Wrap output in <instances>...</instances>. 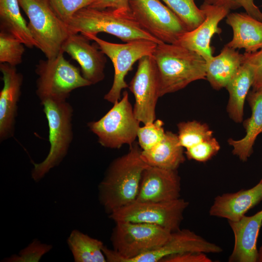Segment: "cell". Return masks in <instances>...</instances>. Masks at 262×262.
<instances>
[{
	"instance_id": "cell-10",
	"label": "cell",
	"mask_w": 262,
	"mask_h": 262,
	"mask_svg": "<svg viewBox=\"0 0 262 262\" xmlns=\"http://www.w3.org/2000/svg\"><path fill=\"white\" fill-rule=\"evenodd\" d=\"M189 202L179 198L164 202L135 201L109 214L115 222L127 221L160 226L173 232L180 229Z\"/></svg>"
},
{
	"instance_id": "cell-2",
	"label": "cell",
	"mask_w": 262,
	"mask_h": 262,
	"mask_svg": "<svg viewBox=\"0 0 262 262\" xmlns=\"http://www.w3.org/2000/svg\"><path fill=\"white\" fill-rule=\"evenodd\" d=\"M159 76L160 97L206 79V62L196 52L180 45L162 43L152 54Z\"/></svg>"
},
{
	"instance_id": "cell-17",
	"label": "cell",
	"mask_w": 262,
	"mask_h": 262,
	"mask_svg": "<svg viewBox=\"0 0 262 262\" xmlns=\"http://www.w3.org/2000/svg\"><path fill=\"white\" fill-rule=\"evenodd\" d=\"M3 87L0 92V139L13 136L23 76L16 66L0 63Z\"/></svg>"
},
{
	"instance_id": "cell-30",
	"label": "cell",
	"mask_w": 262,
	"mask_h": 262,
	"mask_svg": "<svg viewBox=\"0 0 262 262\" xmlns=\"http://www.w3.org/2000/svg\"><path fill=\"white\" fill-rule=\"evenodd\" d=\"M164 125L162 120L157 119L140 127L137 137L139 146L142 150L151 148L163 139L165 132Z\"/></svg>"
},
{
	"instance_id": "cell-3",
	"label": "cell",
	"mask_w": 262,
	"mask_h": 262,
	"mask_svg": "<svg viewBox=\"0 0 262 262\" xmlns=\"http://www.w3.org/2000/svg\"><path fill=\"white\" fill-rule=\"evenodd\" d=\"M66 25L70 33L97 35L104 33L125 43L141 39L150 40L158 44L163 43L145 30L131 11L87 7L77 12Z\"/></svg>"
},
{
	"instance_id": "cell-25",
	"label": "cell",
	"mask_w": 262,
	"mask_h": 262,
	"mask_svg": "<svg viewBox=\"0 0 262 262\" xmlns=\"http://www.w3.org/2000/svg\"><path fill=\"white\" fill-rule=\"evenodd\" d=\"M20 7L18 0H0V30L12 34L28 48H38Z\"/></svg>"
},
{
	"instance_id": "cell-20",
	"label": "cell",
	"mask_w": 262,
	"mask_h": 262,
	"mask_svg": "<svg viewBox=\"0 0 262 262\" xmlns=\"http://www.w3.org/2000/svg\"><path fill=\"white\" fill-rule=\"evenodd\" d=\"M226 22L232 29V39L226 45L230 48L244 49L251 53L262 49V22L246 12L229 13Z\"/></svg>"
},
{
	"instance_id": "cell-6",
	"label": "cell",
	"mask_w": 262,
	"mask_h": 262,
	"mask_svg": "<svg viewBox=\"0 0 262 262\" xmlns=\"http://www.w3.org/2000/svg\"><path fill=\"white\" fill-rule=\"evenodd\" d=\"M27 16L28 28L47 59L56 57L70 33L48 0H18Z\"/></svg>"
},
{
	"instance_id": "cell-31",
	"label": "cell",
	"mask_w": 262,
	"mask_h": 262,
	"mask_svg": "<svg viewBox=\"0 0 262 262\" xmlns=\"http://www.w3.org/2000/svg\"><path fill=\"white\" fill-rule=\"evenodd\" d=\"M52 248L49 244L42 243L38 239L33 240L18 254H14L3 259L2 262H38L45 254Z\"/></svg>"
},
{
	"instance_id": "cell-9",
	"label": "cell",
	"mask_w": 262,
	"mask_h": 262,
	"mask_svg": "<svg viewBox=\"0 0 262 262\" xmlns=\"http://www.w3.org/2000/svg\"><path fill=\"white\" fill-rule=\"evenodd\" d=\"M83 35L90 40L94 41L113 63L115 70L113 83L104 98L115 104L121 99L122 89L128 88L125 78L129 71L131 70L133 65L142 57L152 55L158 44L145 39L117 44L104 40L97 35Z\"/></svg>"
},
{
	"instance_id": "cell-26",
	"label": "cell",
	"mask_w": 262,
	"mask_h": 262,
	"mask_svg": "<svg viewBox=\"0 0 262 262\" xmlns=\"http://www.w3.org/2000/svg\"><path fill=\"white\" fill-rule=\"evenodd\" d=\"M67 245L75 262H106L100 240L78 229L73 230L67 240Z\"/></svg>"
},
{
	"instance_id": "cell-21",
	"label": "cell",
	"mask_w": 262,
	"mask_h": 262,
	"mask_svg": "<svg viewBox=\"0 0 262 262\" xmlns=\"http://www.w3.org/2000/svg\"><path fill=\"white\" fill-rule=\"evenodd\" d=\"M247 99L251 109V115L244 122L246 134L244 138L235 140L229 139L232 153L246 162L253 152V146L258 135L262 132V91H249Z\"/></svg>"
},
{
	"instance_id": "cell-36",
	"label": "cell",
	"mask_w": 262,
	"mask_h": 262,
	"mask_svg": "<svg viewBox=\"0 0 262 262\" xmlns=\"http://www.w3.org/2000/svg\"><path fill=\"white\" fill-rule=\"evenodd\" d=\"M206 253L188 252L168 256L163 259L162 262H211L212 260Z\"/></svg>"
},
{
	"instance_id": "cell-11",
	"label": "cell",
	"mask_w": 262,
	"mask_h": 262,
	"mask_svg": "<svg viewBox=\"0 0 262 262\" xmlns=\"http://www.w3.org/2000/svg\"><path fill=\"white\" fill-rule=\"evenodd\" d=\"M131 11L140 25L160 41L176 44L187 29L161 0H129Z\"/></svg>"
},
{
	"instance_id": "cell-29",
	"label": "cell",
	"mask_w": 262,
	"mask_h": 262,
	"mask_svg": "<svg viewBox=\"0 0 262 262\" xmlns=\"http://www.w3.org/2000/svg\"><path fill=\"white\" fill-rule=\"evenodd\" d=\"M24 44L9 33L0 32V63L16 66L22 63Z\"/></svg>"
},
{
	"instance_id": "cell-12",
	"label": "cell",
	"mask_w": 262,
	"mask_h": 262,
	"mask_svg": "<svg viewBox=\"0 0 262 262\" xmlns=\"http://www.w3.org/2000/svg\"><path fill=\"white\" fill-rule=\"evenodd\" d=\"M128 88L135 98L133 108L136 118L144 124L155 121L156 105L160 97V81L152 55L139 60L137 69Z\"/></svg>"
},
{
	"instance_id": "cell-8",
	"label": "cell",
	"mask_w": 262,
	"mask_h": 262,
	"mask_svg": "<svg viewBox=\"0 0 262 262\" xmlns=\"http://www.w3.org/2000/svg\"><path fill=\"white\" fill-rule=\"evenodd\" d=\"M140 121L136 118L126 91L122 98L100 119L87 124L103 147L119 148L124 144L131 146L137 137Z\"/></svg>"
},
{
	"instance_id": "cell-22",
	"label": "cell",
	"mask_w": 262,
	"mask_h": 262,
	"mask_svg": "<svg viewBox=\"0 0 262 262\" xmlns=\"http://www.w3.org/2000/svg\"><path fill=\"white\" fill-rule=\"evenodd\" d=\"M141 156L148 166L172 170H177L185 159L178 135L169 131H165L163 139L156 145L142 150Z\"/></svg>"
},
{
	"instance_id": "cell-24",
	"label": "cell",
	"mask_w": 262,
	"mask_h": 262,
	"mask_svg": "<svg viewBox=\"0 0 262 262\" xmlns=\"http://www.w3.org/2000/svg\"><path fill=\"white\" fill-rule=\"evenodd\" d=\"M254 73L251 66L243 63L238 71L226 87L229 94L227 112L234 122L243 120L244 106L250 88L252 86Z\"/></svg>"
},
{
	"instance_id": "cell-34",
	"label": "cell",
	"mask_w": 262,
	"mask_h": 262,
	"mask_svg": "<svg viewBox=\"0 0 262 262\" xmlns=\"http://www.w3.org/2000/svg\"><path fill=\"white\" fill-rule=\"evenodd\" d=\"M204 2L222 6L229 10L243 8L246 12L262 22V12L254 3L255 0H203Z\"/></svg>"
},
{
	"instance_id": "cell-7",
	"label": "cell",
	"mask_w": 262,
	"mask_h": 262,
	"mask_svg": "<svg viewBox=\"0 0 262 262\" xmlns=\"http://www.w3.org/2000/svg\"><path fill=\"white\" fill-rule=\"evenodd\" d=\"M63 54L61 50L56 57L40 60L36 65V93L40 101H66L73 90L92 85Z\"/></svg>"
},
{
	"instance_id": "cell-23",
	"label": "cell",
	"mask_w": 262,
	"mask_h": 262,
	"mask_svg": "<svg viewBox=\"0 0 262 262\" xmlns=\"http://www.w3.org/2000/svg\"><path fill=\"white\" fill-rule=\"evenodd\" d=\"M243 54L226 45L220 53L206 62V79L212 87L219 90L227 84L243 64Z\"/></svg>"
},
{
	"instance_id": "cell-5",
	"label": "cell",
	"mask_w": 262,
	"mask_h": 262,
	"mask_svg": "<svg viewBox=\"0 0 262 262\" xmlns=\"http://www.w3.org/2000/svg\"><path fill=\"white\" fill-rule=\"evenodd\" d=\"M49 126L50 148L46 158L33 163L31 176L38 182L53 168L58 166L66 155L73 139V108L66 101L50 99L41 101Z\"/></svg>"
},
{
	"instance_id": "cell-38",
	"label": "cell",
	"mask_w": 262,
	"mask_h": 262,
	"mask_svg": "<svg viewBox=\"0 0 262 262\" xmlns=\"http://www.w3.org/2000/svg\"><path fill=\"white\" fill-rule=\"evenodd\" d=\"M257 262H262V245L258 250Z\"/></svg>"
},
{
	"instance_id": "cell-4",
	"label": "cell",
	"mask_w": 262,
	"mask_h": 262,
	"mask_svg": "<svg viewBox=\"0 0 262 262\" xmlns=\"http://www.w3.org/2000/svg\"><path fill=\"white\" fill-rule=\"evenodd\" d=\"M111 236L113 247L104 246L108 262H127L165 243L171 232L159 226L127 221L115 222Z\"/></svg>"
},
{
	"instance_id": "cell-18",
	"label": "cell",
	"mask_w": 262,
	"mask_h": 262,
	"mask_svg": "<svg viewBox=\"0 0 262 262\" xmlns=\"http://www.w3.org/2000/svg\"><path fill=\"white\" fill-rule=\"evenodd\" d=\"M234 236V245L229 262H257V247L262 226V209L252 216L244 215L237 221H228Z\"/></svg>"
},
{
	"instance_id": "cell-19",
	"label": "cell",
	"mask_w": 262,
	"mask_h": 262,
	"mask_svg": "<svg viewBox=\"0 0 262 262\" xmlns=\"http://www.w3.org/2000/svg\"><path fill=\"white\" fill-rule=\"evenodd\" d=\"M262 200V183L248 189L226 193L215 197L209 210L211 216L237 221Z\"/></svg>"
},
{
	"instance_id": "cell-32",
	"label": "cell",
	"mask_w": 262,
	"mask_h": 262,
	"mask_svg": "<svg viewBox=\"0 0 262 262\" xmlns=\"http://www.w3.org/2000/svg\"><path fill=\"white\" fill-rule=\"evenodd\" d=\"M58 16L66 24L78 11L90 6L96 0H48Z\"/></svg>"
},
{
	"instance_id": "cell-14",
	"label": "cell",
	"mask_w": 262,
	"mask_h": 262,
	"mask_svg": "<svg viewBox=\"0 0 262 262\" xmlns=\"http://www.w3.org/2000/svg\"><path fill=\"white\" fill-rule=\"evenodd\" d=\"M82 34L70 33L63 43L61 50L67 53L81 66L83 77L92 84L102 81L105 77V54L97 44Z\"/></svg>"
},
{
	"instance_id": "cell-16",
	"label": "cell",
	"mask_w": 262,
	"mask_h": 262,
	"mask_svg": "<svg viewBox=\"0 0 262 262\" xmlns=\"http://www.w3.org/2000/svg\"><path fill=\"white\" fill-rule=\"evenodd\" d=\"M180 180L177 170L148 166L143 173L136 201L164 202L179 198Z\"/></svg>"
},
{
	"instance_id": "cell-13",
	"label": "cell",
	"mask_w": 262,
	"mask_h": 262,
	"mask_svg": "<svg viewBox=\"0 0 262 262\" xmlns=\"http://www.w3.org/2000/svg\"><path fill=\"white\" fill-rule=\"evenodd\" d=\"M219 246L210 242L188 229L171 233L169 239L159 247L129 260L127 262H159L173 255L188 252L219 253Z\"/></svg>"
},
{
	"instance_id": "cell-35",
	"label": "cell",
	"mask_w": 262,
	"mask_h": 262,
	"mask_svg": "<svg viewBox=\"0 0 262 262\" xmlns=\"http://www.w3.org/2000/svg\"><path fill=\"white\" fill-rule=\"evenodd\" d=\"M243 63H248L253 67V90L262 91V49L254 52H245L243 53Z\"/></svg>"
},
{
	"instance_id": "cell-39",
	"label": "cell",
	"mask_w": 262,
	"mask_h": 262,
	"mask_svg": "<svg viewBox=\"0 0 262 262\" xmlns=\"http://www.w3.org/2000/svg\"><path fill=\"white\" fill-rule=\"evenodd\" d=\"M260 181H261V182L262 183V179L260 180Z\"/></svg>"
},
{
	"instance_id": "cell-1",
	"label": "cell",
	"mask_w": 262,
	"mask_h": 262,
	"mask_svg": "<svg viewBox=\"0 0 262 262\" xmlns=\"http://www.w3.org/2000/svg\"><path fill=\"white\" fill-rule=\"evenodd\" d=\"M142 149L134 142L129 152L115 159L98 185V198L107 213L136 200L144 171L148 165L142 160Z\"/></svg>"
},
{
	"instance_id": "cell-33",
	"label": "cell",
	"mask_w": 262,
	"mask_h": 262,
	"mask_svg": "<svg viewBox=\"0 0 262 262\" xmlns=\"http://www.w3.org/2000/svg\"><path fill=\"white\" fill-rule=\"evenodd\" d=\"M220 146L213 136L186 149L185 154L189 159L204 162L215 155L219 151Z\"/></svg>"
},
{
	"instance_id": "cell-15",
	"label": "cell",
	"mask_w": 262,
	"mask_h": 262,
	"mask_svg": "<svg viewBox=\"0 0 262 262\" xmlns=\"http://www.w3.org/2000/svg\"><path fill=\"white\" fill-rule=\"evenodd\" d=\"M200 8L205 13V20L196 29L186 32L176 44L194 51L208 62L213 56L211 41L214 34H220L219 22L229 13L227 8L205 2Z\"/></svg>"
},
{
	"instance_id": "cell-27",
	"label": "cell",
	"mask_w": 262,
	"mask_h": 262,
	"mask_svg": "<svg viewBox=\"0 0 262 262\" xmlns=\"http://www.w3.org/2000/svg\"><path fill=\"white\" fill-rule=\"evenodd\" d=\"M178 17L188 31L197 27L205 19L204 11L195 0H161Z\"/></svg>"
},
{
	"instance_id": "cell-28",
	"label": "cell",
	"mask_w": 262,
	"mask_h": 262,
	"mask_svg": "<svg viewBox=\"0 0 262 262\" xmlns=\"http://www.w3.org/2000/svg\"><path fill=\"white\" fill-rule=\"evenodd\" d=\"M179 143L186 149L213 137V131L206 124L196 121L182 122L178 125Z\"/></svg>"
},
{
	"instance_id": "cell-37",
	"label": "cell",
	"mask_w": 262,
	"mask_h": 262,
	"mask_svg": "<svg viewBox=\"0 0 262 262\" xmlns=\"http://www.w3.org/2000/svg\"><path fill=\"white\" fill-rule=\"evenodd\" d=\"M89 7L98 9H113L131 11L129 0H96Z\"/></svg>"
}]
</instances>
